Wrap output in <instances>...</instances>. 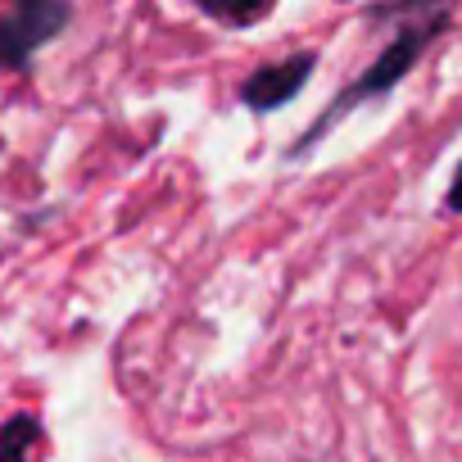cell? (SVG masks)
I'll use <instances>...</instances> for the list:
<instances>
[{"instance_id":"cell-1","label":"cell","mask_w":462,"mask_h":462,"mask_svg":"<svg viewBox=\"0 0 462 462\" xmlns=\"http://www.w3.org/2000/svg\"><path fill=\"white\" fill-rule=\"evenodd\" d=\"M448 14H453V0H390V5H381V10H372V19H394L399 23V32L390 37V46L372 60V69L354 82V87H345L340 96H336V105H331V114L327 118H318L309 132H304V141H300V154L304 150H313L354 105H363V100H372V96H385V91H394L408 73H412V64L426 55V46L444 32V23H448Z\"/></svg>"},{"instance_id":"cell-2","label":"cell","mask_w":462,"mask_h":462,"mask_svg":"<svg viewBox=\"0 0 462 462\" xmlns=\"http://www.w3.org/2000/svg\"><path fill=\"white\" fill-rule=\"evenodd\" d=\"M73 19L69 0H10L0 14V69H23Z\"/></svg>"},{"instance_id":"cell-3","label":"cell","mask_w":462,"mask_h":462,"mask_svg":"<svg viewBox=\"0 0 462 462\" xmlns=\"http://www.w3.org/2000/svg\"><path fill=\"white\" fill-rule=\"evenodd\" d=\"M313 64H318V55H313V51L291 55V60H282V64H263V69L241 87V105H245V109H254V114H273V109H282L286 100H295V96L304 91V82H309Z\"/></svg>"},{"instance_id":"cell-4","label":"cell","mask_w":462,"mask_h":462,"mask_svg":"<svg viewBox=\"0 0 462 462\" xmlns=\"http://www.w3.org/2000/svg\"><path fill=\"white\" fill-rule=\"evenodd\" d=\"M42 444V421L32 412H19L0 426V462H37Z\"/></svg>"},{"instance_id":"cell-5","label":"cell","mask_w":462,"mask_h":462,"mask_svg":"<svg viewBox=\"0 0 462 462\" xmlns=\"http://www.w3.org/2000/svg\"><path fill=\"white\" fill-rule=\"evenodd\" d=\"M195 5L222 28H250L254 19H263L268 0H195Z\"/></svg>"},{"instance_id":"cell-6","label":"cell","mask_w":462,"mask_h":462,"mask_svg":"<svg viewBox=\"0 0 462 462\" xmlns=\"http://www.w3.org/2000/svg\"><path fill=\"white\" fill-rule=\"evenodd\" d=\"M448 208H453V213H462V163H457V172H453V186H448Z\"/></svg>"}]
</instances>
